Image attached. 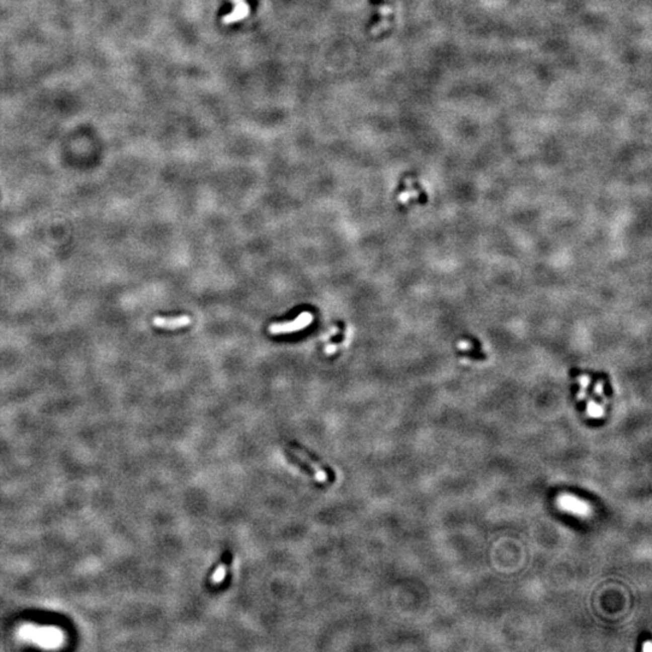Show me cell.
Returning <instances> with one entry per match:
<instances>
[{
    "instance_id": "6da1fadb",
    "label": "cell",
    "mask_w": 652,
    "mask_h": 652,
    "mask_svg": "<svg viewBox=\"0 0 652 652\" xmlns=\"http://www.w3.org/2000/svg\"><path fill=\"white\" fill-rule=\"evenodd\" d=\"M17 635L22 641L30 642L46 650H54L63 645L64 634L56 627L23 624L18 628Z\"/></svg>"
},
{
    "instance_id": "7a4b0ae2",
    "label": "cell",
    "mask_w": 652,
    "mask_h": 652,
    "mask_svg": "<svg viewBox=\"0 0 652 652\" xmlns=\"http://www.w3.org/2000/svg\"><path fill=\"white\" fill-rule=\"evenodd\" d=\"M313 321V315L310 312H302L297 318L286 322H278V324H272L268 328V331L272 335H283L290 334V332H296L303 330L308 328L310 322Z\"/></svg>"
},
{
    "instance_id": "3957f363",
    "label": "cell",
    "mask_w": 652,
    "mask_h": 652,
    "mask_svg": "<svg viewBox=\"0 0 652 652\" xmlns=\"http://www.w3.org/2000/svg\"><path fill=\"white\" fill-rule=\"evenodd\" d=\"M285 455L288 457L289 461H291L292 464L297 465L298 467H301V470H303L304 472L308 473V475L315 477V478L318 479V481L325 482L326 479H328V477H329L328 473L324 472V471L316 470L315 467H312L309 464H307L306 461H303L302 459L298 458L297 455L295 454V453H291L290 451H288V449H285Z\"/></svg>"
},
{
    "instance_id": "277c9868",
    "label": "cell",
    "mask_w": 652,
    "mask_h": 652,
    "mask_svg": "<svg viewBox=\"0 0 652 652\" xmlns=\"http://www.w3.org/2000/svg\"><path fill=\"white\" fill-rule=\"evenodd\" d=\"M559 505L561 509L566 510V511L576 513V515H587L590 512V509H588V505L584 501H581L578 498L570 497V495H563V497L559 498L558 500Z\"/></svg>"
},
{
    "instance_id": "5b68a950",
    "label": "cell",
    "mask_w": 652,
    "mask_h": 652,
    "mask_svg": "<svg viewBox=\"0 0 652 652\" xmlns=\"http://www.w3.org/2000/svg\"><path fill=\"white\" fill-rule=\"evenodd\" d=\"M152 324L156 328L167 329V330H174V329L185 328L191 324V318L187 315L179 316V318H162V316H156L152 320Z\"/></svg>"
},
{
    "instance_id": "8992f818",
    "label": "cell",
    "mask_w": 652,
    "mask_h": 652,
    "mask_svg": "<svg viewBox=\"0 0 652 652\" xmlns=\"http://www.w3.org/2000/svg\"><path fill=\"white\" fill-rule=\"evenodd\" d=\"M231 561H232V554L229 553V552H226V553L223 554V558H222L221 563H220L219 565H217L215 572H214L213 575H211V578H210L211 584H214V585L221 584V582L226 578V573H227L228 565L231 564Z\"/></svg>"
},
{
    "instance_id": "52a82bcc",
    "label": "cell",
    "mask_w": 652,
    "mask_h": 652,
    "mask_svg": "<svg viewBox=\"0 0 652 652\" xmlns=\"http://www.w3.org/2000/svg\"><path fill=\"white\" fill-rule=\"evenodd\" d=\"M291 447H292V448H294V449H295V451H296V452H297V453H300V454H301V457H303L304 459H307V460H308V461H310V463H312V464L314 465V467H315V469H316V470H320V471H324V472H326V473H328V475H330V476H332V475H334V473H332V472H331V471H330V470H329V467H326V466H324V464H322V463H320V461H319V459H316L315 457H314V455H313V454H310V453H309V452H307V451H306V449H303V448H302V447H301V446H298V445H291Z\"/></svg>"
},
{
    "instance_id": "ba28073f",
    "label": "cell",
    "mask_w": 652,
    "mask_h": 652,
    "mask_svg": "<svg viewBox=\"0 0 652 652\" xmlns=\"http://www.w3.org/2000/svg\"><path fill=\"white\" fill-rule=\"evenodd\" d=\"M338 348H340V346H337V344H334V343H329V344H326V347H325V354H326V355H329V356H330V355H334L335 353L337 352V349H338Z\"/></svg>"
},
{
    "instance_id": "9c48e42d",
    "label": "cell",
    "mask_w": 652,
    "mask_h": 652,
    "mask_svg": "<svg viewBox=\"0 0 652 652\" xmlns=\"http://www.w3.org/2000/svg\"><path fill=\"white\" fill-rule=\"evenodd\" d=\"M337 332H338V329H337V328H332V329H331V330H330V331H329V332H328V335H325V336H324V337H322V338H321V340H322V341H326V340H329V338H330L331 336H335V335H336V334H337Z\"/></svg>"
},
{
    "instance_id": "30bf717a",
    "label": "cell",
    "mask_w": 652,
    "mask_h": 652,
    "mask_svg": "<svg viewBox=\"0 0 652 652\" xmlns=\"http://www.w3.org/2000/svg\"><path fill=\"white\" fill-rule=\"evenodd\" d=\"M645 650H646V651H651V646H650V642H647V644H646V646H645Z\"/></svg>"
}]
</instances>
